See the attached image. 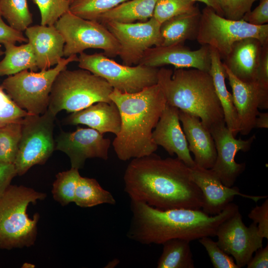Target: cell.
Segmentation results:
<instances>
[{"instance_id": "obj_21", "label": "cell", "mask_w": 268, "mask_h": 268, "mask_svg": "<svg viewBox=\"0 0 268 268\" xmlns=\"http://www.w3.org/2000/svg\"><path fill=\"white\" fill-rule=\"evenodd\" d=\"M179 117L189 151L194 155L196 165L206 169L212 168L216 158V150L210 132L197 116L179 110Z\"/></svg>"}, {"instance_id": "obj_45", "label": "cell", "mask_w": 268, "mask_h": 268, "mask_svg": "<svg viewBox=\"0 0 268 268\" xmlns=\"http://www.w3.org/2000/svg\"><path fill=\"white\" fill-rule=\"evenodd\" d=\"M204 3L206 6L212 8L218 14L224 17V6L225 0H192Z\"/></svg>"}, {"instance_id": "obj_33", "label": "cell", "mask_w": 268, "mask_h": 268, "mask_svg": "<svg viewBox=\"0 0 268 268\" xmlns=\"http://www.w3.org/2000/svg\"><path fill=\"white\" fill-rule=\"evenodd\" d=\"M128 0H72L69 11L82 18L96 20L100 15Z\"/></svg>"}, {"instance_id": "obj_13", "label": "cell", "mask_w": 268, "mask_h": 268, "mask_svg": "<svg viewBox=\"0 0 268 268\" xmlns=\"http://www.w3.org/2000/svg\"><path fill=\"white\" fill-rule=\"evenodd\" d=\"M216 236L218 246L233 258L239 268L246 266L263 246L264 238L259 234L257 225L253 222L246 226L239 210L219 225Z\"/></svg>"}, {"instance_id": "obj_39", "label": "cell", "mask_w": 268, "mask_h": 268, "mask_svg": "<svg viewBox=\"0 0 268 268\" xmlns=\"http://www.w3.org/2000/svg\"><path fill=\"white\" fill-rule=\"evenodd\" d=\"M248 217L257 225L259 235L268 239V199L267 198L261 205L254 207Z\"/></svg>"}, {"instance_id": "obj_10", "label": "cell", "mask_w": 268, "mask_h": 268, "mask_svg": "<svg viewBox=\"0 0 268 268\" xmlns=\"http://www.w3.org/2000/svg\"><path fill=\"white\" fill-rule=\"evenodd\" d=\"M56 116L48 109L42 115L28 114L21 121V135L14 165L22 176L35 165L45 164L55 149Z\"/></svg>"}, {"instance_id": "obj_37", "label": "cell", "mask_w": 268, "mask_h": 268, "mask_svg": "<svg viewBox=\"0 0 268 268\" xmlns=\"http://www.w3.org/2000/svg\"><path fill=\"white\" fill-rule=\"evenodd\" d=\"M28 114L14 102L0 85V127L21 121Z\"/></svg>"}, {"instance_id": "obj_48", "label": "cell", "mask_w": 268, "mask_h": 268, "mask_svg": "<svg viewBox=\"0 0 268 268\" xmlns=\"http://www.w3.org/2000/svg\"><path fill=\"white\" fill-rule=\"evenodd\" d=\"M21 267L23 268H35V265L31 263H25L22 265Z\"/></svg>"}, {"instance_id": "obj_50", "label": "cell", "mask_w": 268, "mask_h": 268, "mask_svg": "<svg viewBox=\"0 0 268 268\" xmlns=\"http://www.w3.org/2000/svg\"><path fill=\"white\" fill-rule=\"evenodd\" d=\"M70 1V2H71L72 1V0H69Z\"/></svg>"}, {"instance_id": "obj_36", "label": "cell", "mask_w": 268, "mask_h": 268, "mask_svg": "<svg viewBox=\"0 0 268 268\" xmlns=\"http://www.w3.org/2000/svg\"><path fill=\"white\" fill-rule=\"evenodd\" d=\"M205 249L214 268H239L233 258L225 252L210 237L199 239Z\"/></svg>"}, {"instance_id": "obj_30", "label": "cell", "mask_w": 268, "mask_h": 268, "mask_svg": "<svg viewBox=\"0 0 268 268\" xmlns=\"http://www.w3.org/2000/svg\"><path fill=\"white\" fill-rule=\"evenodd\" d=\"M0 14L9 26L21 32L33 21L27 0H0Z\"/></svg>"}, {"instance_id": "obj_19", "label": "cell", "mask_w": 268, "mask_h": 268, "mask_svg": "<svg viewBox=\"0 0 268 268\" xmlns=\"http://www.w3.org/2000/svg\"><path fill=\"white\" fill-rule=\"evenodd\" d=\"M179 109L167 103L152 132V137L171 156L174 154L189 167L196 165L188 148L184 133L180 125Z\"/></svg>"}, {"instance_id": "obj_20", "label": "cell", "mask_w": 268, "mask_h": 268, "mask_svg": "<svg viewBox=\"0 0 268 268\" xmlns=\"http://www.w3.org/2000/svg\"><path fill=\"white\" fill-rule=\"evenodd\" d=\"M24 31L38 69L50 68L62 59L65 40L54 25L29 26Z\"/></svg>"}, {"instance_id": "obj_16", "label": "cell", "mask_w": 268, "mask_h": 268, "mask_svg": "<svg viewBox=\"0 0 268 268\" xmlns=\"http://www.w3.org/2000/svg\"><path fill=\"white\" fill-rule=\"evenodd\" d=\"M224 67L232 89L233 103L240 124L239 133L247 135L255 128L256 119L260 112L258 109L268 108V90L261 87L257 81H241Z\"/></svg>"}, {"instance_id": "obj_6", "label": "cell", "mask_w": 268, "mask_h": 268, "mask_svg": "<svg viewBox=\"0 0 268 268\" xmlns=\"http://www.w3.org/2000/svg\"><path fill=\"white\" fill-rule=\"evenodd\" d=\"M113 88L103 78L88 70L65 69L52 85L48 109L55 116L61 111L73 113L99 102H113Z\"/></svg>"}, {"instance_id": "obj_12", "label": "cell", "mask_w": 268, "mask_h": 268, "mask_svg": "<svg viewBox=\"0 0 268 268\" xmlns=\"http://www.w3.org/2000/svg\"><path fill=\"white\" fill-rule=\"evenodd\" d=\"M103 24L118 42L119 56L124 65H138L147 50L161 45V23L153 16L144 22H110Z\"/></svg>"}, {"instance_id": "obj_2", "label": "cell", "mask_w": 268, "mask_h": 268, "mask_svg": "<svg viewBox=\"0 0 268 268\" xmlns=\"http://www.w3.org/2000/svg\"><path fill=\"white\" fill-rule=\"evenodd\" d=\"M132 213L127 233L131 240L143 245L162 244L174 238L189 241L216 236L219 225L239 210L232 202L217 215L201 209L176 208L161 210L137 201H131Z\"/></svg>"}, {"instance_id": "obj_26", "label": "cell", "mask_w": 268, "mask_h": 268, "mask_svg": "<svg viewBox=\"0 0 268 268\" xmlns=\"http://www.w3.org/2000/svg\"><path fill=\"white\" fill-rule=\"evenodd\" d=\"M158 0H128L102 14L96 21L107 22L133 23L144 22L153 16Z\"/></svg>"}, {"instance_id": "obj_44", "label": "cell", "mask_w": 268, "mask_h": 268, "mask_svg": "<svg viewBox=\"0 0 268 268\" xmlns=\"http://www.w3.org/2000/svg\"><path fill=\"white\" fill-rule=\"evenodd\" d=\"M254 257H252L247 264L248 268H268V245L261 247L255 252Z\"/></svg>"}, {"instance_id": "obj_43", "label": "cell", "mask_w": 268, "mask_h": 268, "mask_svg": "<svg viewBox=\"0 0 268 268\" xmlns=\"http://www.w3.org/2000/svg\"><path fill=\"white\" fill-rule=\"evenodd\" d=\"M16 175L17 174L14 164L0 162V199Z\"/></svg>"}, {"instance_id": "obj_41", "label": "cell", "mask_w": 268, "mask_h": 268, "mask_svg": "<svg viewBox=\"0 0 268 268\" xmlns=\"http://www.w3.org/2000/svg\"><path fill=\"white\" fill-rule=\"evenodd\" d=\"M16 42H28V39L22 32L17 30L7 24L0 14V45Z\"/></svg>"}, {"instance_id": "obj_23", "label": "cell", "mask_w": 268, "mask_h": 268, "mask_svg": "<svg viewBox=\"0 0 268 268\" xmlns=\"http://www.w3.org/2000/svg\"><path fill=\"white\" fill-rule=\"evenodd\" d=\"M71 125H85L101 134L119 133L121 120L119 111L113 103L99 102L82 110L72 113L65 120Z\"/></svg>"}, {"instance_id": "obj_14", "label": "cell", "mask_w": 268, "mask_h": 268, "mask_svg": "<svg viewBox=\"0 0 268 268\" xmlns=\"http://www.w3.org/2000/svg\"><path fill=\"white\" fill-rule=\"evenodd\" d=\"M110 144V140L96 130L79 127L72 132L61 131L55 140V149L65 153L71 167L78 170L87 159L107 160Z\"/></svg>"}, {"instance_id": "obj_8", "label": "cell", "mask_w": 268, "mask_h": 268, "mask_svg": "<svg viewBox=\"0 0 268 268\" xmlns=\"http://www.w3.org/2000/svg\"><path fill=\"white\" fill-rule=\"evenodd\" d=\"M201 13L196 40L202 46L215 49L221 59L228 55L233 45L239 40L253 37L259 40L262 45L268 43V24L256 26L242 19H228L207 6Z\"/></svg>"}, {"instance_id": "obj_42", "label": "cell", "mask_w": 268, "mask_h": 268, "mask_svg": "<svg viewBox=\"0 0 268 268\" xmlns=\"http://www.w3.org/2000/svg\"><path fill=\"white\" fill-rule=\"evenodd\" d=\"M256 81L261 87L268 90V43L262 46Z\"/></svg>"}, {"instance_id": "obj_46", "label": "cell", "mask_w": 268, "mask_h": 268, "mask_svg": "<svg viewBox=\"0 0 268 268\" xmlns=\"http://www.w3.org/2000/svg\"><path fill=\"white\" fill-rule=\"evenodd\" d=\"M255 128L267 129L268 128V113L259 112L255 121Z\"/></svg>"}, {"instance_id": "obj_3", "label": "cell", "mask_w": 268, "mask_h": 268, "mask_svg": "<svg viewBox=\"0 0 268 268\" xmlns=\"http://www.w3.org/2000/svg\"><path fill=\"white\" fill-rule=\"evenodd\" d=\"M109 97L121 117V129L112 143L118 158L127 161L154 153L158 146L152 130L166 104L160 86L157 83L135 93L113 89Z\"/></svg>"}, {"instance_id": "obj_15", "label": "cell", "mask_w": 268, "mask_h": 268, "mask_svg": "<svg viewBox=\"0 0 268 268\" xmlns=\"http://www.w3.org/2000/svg\"><path fill=\"white\" fill-rule=\"evenodd\" d=\"M210 132L216 150L215 161L211 169L224 185L233 187L246 167L245 163L236 162V153L249 151L256 136L253 135L246 140L236 139L225 124L213 128Z\"/></svg>"}, {"instance_id": "obj_5", "label": "cell", "mask_w": 268, "mask_h": 268, "mask_svg": "<svg viewBox=\"0 0 268 268\" xmlns=\"http://www.w3.org/2000/svg\"><path fill=\"white\" fill-rule=\"evenodd\" d=\"M45 193L23 186L10 185L0 199V249L29 247L34 245L40 215L27 213L28 205L44 200Z\"/></svg>"}, {"instance_id": "obj_17", "label": "cell", "mask_w": 268, "mask_h": 268, "mask_svg": "<svg viewBox=\"0 0 268 268\" xmlns=\"http://www.w3.org/2000/svg\"><path fill=\"white\" fill-rule=\"evenodd\" d=\"M190 168L192 179L203 195V202L201 209L209 215L220 213L236 196L252 200L256 202L268 197L242 194L236 186H226L211 169L202 168L197 165Z\"/></svg>"}, {"instance_id": "obj_47", "label": "cell", "mask_w": 268, "mask_h": 268, "mask_svg": "<svg viewBox=\"0 0 268 268\" xmlns=\"http://www.w3.org/2000/svg\"><path fill=\"white\" fill-rule=\"evenodd\" d=\"M119 263V260L116 259H114L108 263V264L106 266V268H114L117 266Z\"/></svg>"}, {"instance_id": "obj_35", "label": "cell", "mask_w": 268, "mask_h": 268, "mask_svg": "<svg viewBox=\"0 0 268 268\" xmlns=\"http://www.w3.org/2000/svg\"><path fill=\"white\" fill-rule=\"evenodd\" d=\"M38 6L41 15V24L54 25L56 22L69 11V0H32Z\"/></svg>"}, {"instance_id": "obj_28", "label": "cell", "mask_w": 268, "mask_h": 268, "mask_svg": "<svg viewBox=\"0 0 268 268\" xmlns=\"http://www.w3.org/2000/svg\"><path fill=\"white\" fill-rule=\"evenodd\" d=\"M190 241L180 238L164 242L162 253L157 264L158 268H194Z\"/></svg>"}, {"instance_id": "obj_27", "label": "cell", "mask_w": 268, "mask_h": 268, "mask_svg": "<svg viewBox=\"0 0 268 268\" xmlns=\"http://www.w3.org/2000/svg\"><path fill=\"white\" fill-rule=\"evenodd\" d=\"M4 57L0 61V76L11 75L21 71L38 69L35 57L30 44L16 46L15 44L3 45Z\"/></svg>"}, {"instance_id": "obj_4", "label": "cell", "mask_w": 268, "mask_h": 268, "mask_svg": "<svg viewBox=\"0 0 268 268\" xmlns=\"http://www.w3.org/2000/svg\"><path fill=\"white\" fill-rule=\"evenodd\" d=\"M157 84L167 104L199 118L209 132L225 124L223 109L209 72L196 68L158 70Z\"/></svg>"}, {"instance_id": "obj_18", "label": "cell", "mask_w": 268, "mask_h": 268, "mask_svg": "<svg viewBox=\"0 0 268 268\" xmlns=\"http://www.w3.org/2000/svg\"><path fill=\"white\" fill-rule=\"evenodd\" d=\"M138 64L158 68L171 65L176 68H193L209 72L210 68V48L203 45L192 50L183 44L151 47L146 51Z\"/></svg>"}, {"instance_id": "obj_1", "label": "cell", "mask_w": 268, "mask_h": 268, "mask_svg": "<svg viewBox=\"0 0 268 268\" xmlns=\"http://www.w3.org/2000/svg\"><path fill=\"white\" fill-rule=\"evenodd\" d=\"M124 190L131 201L153 207L201 209L202 194L192 179L190 168L176 158L154 153L133 158L124 176Z\"/></svg>"}, {"instance_id": "obj_38", "label": "cell", "mask_w": 268, "mask_h": 268, "mask_svg": "<svg viewBox=\"0 0 268 268\" xmlns=\"http://www.w3.org/2000/svg\"><path fill=\"white\" fill-rule=\"evenodd\" d=\"M257 0H225L224 17L232 20H240L251 10L254 2Z\"/></svg>"}, {"instance_id": "obj_7", "label": "cell", "mask_w": 268, "mask_h": 268, "mask_svg": "<svg viewBox=\"0 0 268 268\" xmlns=\"http://www.w3.org/2000/svg\"><path fill=\"white\" fill-rule=\"evenodd\" d=\"M77 61V55L63 58L53 68L39 72L26 69L8 76L0 85L20 108L31 115H42L48 108L50 92L57 76L69 63Z\"/></svg>"}, {"instance_id": "obj_32", "label": "cell", "mask_w": 268, "mask_h": 268, "mask_svg": "<svg viewBox=\"0 0 268 268\" xmlns=\"http://www.w3.org/2000/svg\"><path fill=\"white\" fill-rule=\"evenodd\" d=\"M21 121L0 127V163H14L21 135Z\"/></svg>"}, {"instance_id": "obj_34", "label": "cell", "mask_w": 268, "mask_h": 268, "mask_svg": "<svg viewBox=\"0 0 268 268\" xmlns=\"http://www.w3.org/2000/svg\"><path fill=\"white\" fill-rule=\"evenodd\" d=\"M192 0H158L153 17L160 23L178 15L190 12L196 7Z\"/></svg>"}, {"instance_id": "obj_11", "label": "cell", "mask_w": 268, "mask_h": 268, "mask_svg": "<svg viewBox=\"0 0 268 268\" xmlns=\"http://www.w3.org/2000/svg\"><path fill=\"white\" fill-rule=\"evenodd\" d=\"M78 66L105 79L113 88L123 92L135 93L157 83L159 68L138 64L121 65L103 53L78 57Z\"/></svg>"}, {"instance_id": "obj_49", "label": "cell", "mask_w": 268, "mask_h": 268, "mask_svg": "<svg viewBox=\"0 0 268 268\" xmlns=\"http://www.w3.org/2000/svg\"><path fill=\"white\" fill-rule=\"evenodd\" d=\"M4 55V51L2 50L1 45H0V57Z\"/></svg>"}, {"instance_id": "obj_22", "label": "cell", "mask_w": 268, "mask_h": 268, "mask_svg": "<svg viewBox=\"0 0 268 268\" xmlns=\"http://www.w3.org/2000/svg\"><path fill=\"white\" fill-rule=\"evenodd\" d=\"M262 44L258 39L250 37L236 42L223 65L238 79L244 82L256 81Z\"/></svg>"}, {"instance_id": "obj_31", "label": "cell", "mask_w": 268, "mask_h": 268, "mask_svg": "<svg viewBox=\"0 0 268 268\" xmlns=\"http://www.w3.org/2000/svg\"><path fill=\"white\" fill-rule=\"evenodd\" d=\"M79 170L71 168L58 173L53 184L54 199L62 206L73 202L76 189L80 177Z\"/></svg>"}, {"instance_id": "obj_25", "label": "cell", "mask_w": 268, "mask_h": 268, "mask_svg": "<svg viewBox=\"0 0 268 268\" xmlns=\"http://www.w3.org/2000/svg\"><path fill=\"white\" fill-rule=\"evenodd\" d=\"M201 12L196 7L193 10L174 16L161 24V46L183 44L187 40L197 39Z\"/></svg>"}, {"instance_id": "obj_9", "label": "cell", "mask_w": 268, "mask_h": 268, "mask_svg": "<svg viewBox=\"0 0 268 268\" xmlns=\"http://www.w3.org/2000/svg\"><path fill=\"white\" fill-rule=\"evenodd\" d=\"M54 26L64 39L66 58L80 54L89 48L103 50L109 58L119 56L118 42L106 27L97 21L82 18L68 11Z\"/></svg>"}, {"instance_id": "obj_24", "label": "cell", "mask_w": 268, "mask_h": 268, "mask_svg": "<svg viewBox=\"0 0 268 268\" xmlns=\"http://www.w3.org/2000/svg\"><path fill=\"white\" fill-rule=\"evenodd\" d=\"M210 58L209 73L212 77L216 95L223 109L225 125L236 137L240 131V124L232 95L226 87L225 67L219 54L212 48H210Z\"/></svg>"}, {"instance_id": "obj_29", "label": "cell", "mask_w": 268, "mask_h": 268, "mask_svg": "<svg viewBox=\"0 0 268 268\" xmlns=\"http://www.w3.org/2000/svg\"><path fill=\"white\" fill-rule=\"evenodd\" d=\"M73 202L81 207L116 203L112 194L104 189L96 179L81 176L76 189Z\"/></svg>"}, {"instance_id": "obj_40", "label": "cell", "mask_w": 268, "mask_h": 268, "mask_svg": "<svg viewBox=\"0 0 268 268\" xmlns=\"http://www.w3.org/2000/svg\"><path fill=\"white\" fill-rule=\"evenodd\" d=\"M242 19L256 26H262L268 23V0H260L259 4L253 10L246 13Z\"/></svg>"}]
</instances>
